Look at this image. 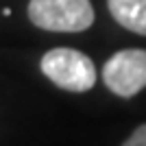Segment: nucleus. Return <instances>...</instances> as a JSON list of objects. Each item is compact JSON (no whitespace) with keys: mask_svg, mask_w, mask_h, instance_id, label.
I'll return each instance as SVG.
<instances>
[{"mask_svg":"<svg viewBox=\"0 0 146 146\" xmlns=\"http://www.w3.org/2000/svg\"><path fill=\"white\" fill-rule=\"evenodd\" d=\"M29 18L44 31L81 33L94 24V7L90 0H31Z\"/></svg>","mask_w":146,"mask_h":146,"instance_id":"obj_1","label":"nucleus"},{"mask_svg":"<svg viewBox=\"0 0 146 146\" xmlns=\"http://www.w3.org/2000/svg\"><path fill=\"white\" fill-rule=\"evenodd\" d=\"M42 72L57 87L68 92H87L96 83L94 61L74 48H52L42 57Z\"/></svg>","mask_w":146,"mask_h":146,"instance_id":"obj_2","label":"nucleus"},{"mask_svg":"<svg viewBox=\"0 0 146 146\" xmlns=\"http://www.w3.org/2000/svg\"><path fill=\"white\" fill-rule=\"evenodd\" d=\"M122 146H146V124H140Z\"/></svg>","mask_w":146,"mask_h":146,"instance_id":"obj_5","label":"nucleus"},{"mask_svg":"<svg viewBox=\"0 0 146 146\" xmlns=\"http://www.w3.org/2000/svg\"><path fill=\"white\" fill-rule=\"evenodd\" d=\"M107 5L120 26L146 35V0H107Z\"/></svg>","mask_w":146,"mask_h":146,"instance_id":"obj_4","label":"nucleus"},{"mask_svg":"<svg viewBox=\"0 0 146 146\" xmlns=\"http://www.w3.org/2000/svg\"><path fill=\"white\" fill-rule=\"evenodd\" d=\"M103 81L122 98L140 94L146 87V50L127 48L111 55L103 68Z\"/></svg>","mask_w":146,"mask_h":146,"instance_id":"obj_3","label":"nucleus"}]
</instances>
